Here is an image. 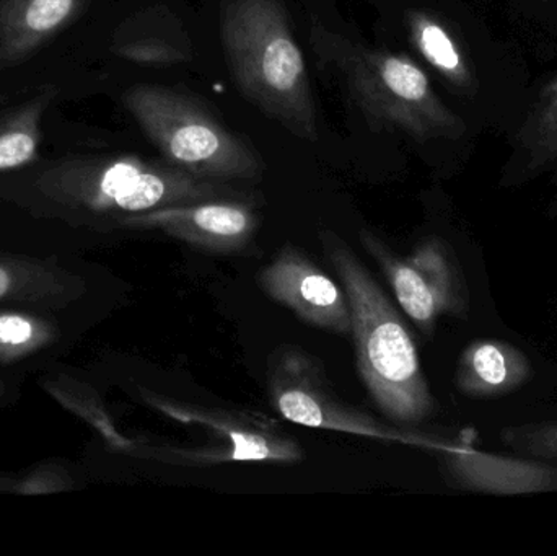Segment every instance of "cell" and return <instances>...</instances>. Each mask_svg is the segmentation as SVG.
Listing matches in <instances>:
<instances>
[{"label": "cell", "instance_id": "cell-1", "mask_svg": "<svg viewBox=\"0 0 557 556\" xmlns=\"http://www.w3.org/2000/svg\"><path fill=\"white\" fill-rule=\"evenodd\" d=\"M321 244L349 299L357 371L373 404L395 423H422L435 398L405 320L343 238L324 231Z\"/></svg>", "mask_w": 557, "mask_h": 556}, {"label": "cell", "instance_id": "cell-2", "mask_svg": "<svg viewBox=\"0 0 557 556\" xmlns=\"http://www.w3.org/2000/svg\"><path fill=\"white\" fill-rule=\"evenodd\" d=\"M221 39L240 94L288 133L317 143L307 64L281 0H222Z\"/></svg>", "mask_w": 557, "mask_h": 556}, {"label": "cell", "instance_id": "cell-3", "mask_svg": "<svg viewBox=\"0 0 557 556\" xmlns=\"http://www.w3.org/2000/svg\"><path fill=\"white\" fill-rule=\"evenodd\" d=\"M311 42L373 126L403 131L419 143L463 134V121L442 103L425 72L411 59L367 48L317 23Z\"/></svg>", "mask_w": 557, "mask_h": 556}, {"label": "cell", "instance_id": "cell-4", "mask_svg": "<svg viewBox=\"0 0 557 556\" xmlns=\"http://www.w3.org/2000/svg\"><path fill=\"white\" fill-rule=\"evenodd\" d=\"M123 103L170 165L214 182H251L263 175L257 150L198 98L143 84L124 91Z\"/></svg>", "mask_w": 557, "mask_h": 556}, {"label": "cell", "instance_id": "cell-5", "mask_svg": "<svg viewBox=\"0 0 557 556\" xmlns=\"http://www.w3.org/2000/svg\"><path fill=\"white\" fill-rule=\"evenodd\" d=\"M54 175L71 186V191L87 196L95 208L127 214L208 199L251 201L247 193L231 183L199 178L165 160L139 156L77 157L62 163Z\"/></svg>", "mask_w": 557, "mask_h": 556}, {"label": "cell", "instance_id": "cell-6", "mask_svg": "<svg viewBox=\"0 0 557 556\" xmlns=\"http://www.w3.org/2000/svg\"><path fill=\"white\" fill-rule=\"evenodd\" d=\"M267 382L271 405L290 423L386 443L429 444L422 436L386 427L337 397L320 359L300 346L282 345L271 353Z\"/></svg>", "mask_w": 557, "mask_h": 556}, {"label": "cell", "instance_id": "cell-7", "mask_svg": "<svg viewBox=\"0 0 557 556\" xmlns=\"http://www.w3.org/2000/svg\"><path fill=\"white\" fill-rule=\"evenodd\" d=\"M150 404L169 417L208 434V444L195 447L169 446L153 449L157 460L170 466L209 467L231 462L294 464L304 459L294 437L276 424L255 415L234 413L219 408L199 407L173 398L150 395Z\"/></svg>", "mask_w": 557, "mask_h": 556}, {"label": "cell", "instance_id": "cell-8", "mask_svg": "<svg viewBox=\"0 0 557 556\" xmlns=\"http://www.w3.org/2000/svg\"><path fill=\"white\" fill-rule=\"evenodd\" d=\"M367 254L385 274L399 307L425 333L441 317L467 319L471 309L467 277L454 248L441 237L419 242L399 257L370 231L360 232Z\"/></svg>", "mask_w": 557, "mask_h": 556}, {"label": "cell", "instance_id": "cell-9", "mask_svg": "<svg viewBox=\"0 0 557 556\" xmlns=\"http://www.w3.org/2000/svg\"><path fill=\"white\" fill-rule=\"evenodd\" d=\"M260 286L271 299L314 329L352 335V312L343 284L331 280L313 260L287 245L260 271Z\"/></svg>", "mask_w": 557, "mask_h": 556}, {"label": "cell", "instance_id": "cell-10", "mask_svg": "<svg viewBox=\"0 0 557 556\" xmlns=\"http://www.w3.org/2000/svg\"><path fill=\"white\" fill-rule=\"evenodd\" d=\"M127 222L202 250L234 254L253 240L260 218L248 199H208L140 212Z\"/></svg>", "mask_w": 557, "mask_h": 556}, {"label": "cell", "instance_id": "cell-11", "mask_svg": "<svg viewBox=\"0 0 557 556\" xmlns=\"http://www.w3.org/2000/svg\"><path fill=\"white\" fill-rule=\"evenodd\" d=\"M85 0H0V67L22 64L85 9Z\"/></svg>", "mask_w": 557, "mask_h": 556}, {"label": "cell", "instance_id": "cell-12", "mask_svg": "<svg viewBox=\"0 0 557 556\" xmlns=\"http://www.w3.org/2000/svg\"><path fill=\"white\" fill-rule=\"evenodd\" d=\"M448 475L467 490L496 495L540 493L557 489V470L540 464L500 459L465 447L445 449Z\"/></svg>", "mask_w": 557, "mask_h": 556}, {"label": "cell", "instance_id": "cell-13", "mask_svg": "<svg viewBox=\"0 0 557 556\" xmlns=\"http://www.w3.org/2000/svg\"><path fill=\"white\" fill-rule=\"evenodd\" d=\"M533 375L529 356L503 339H476L461 353L457 388L467 397L491 398L510 394Z\"/></svg>", "mask_w": 557, "mask_h": 556}, {"label": "cell", "instance_id": "cell-14", "mask_svg": "<svg viewBox=\"0 0 557 556\" xmlns=\"http://www.w3.org/2000/svg\"><path fill=\"white\" fill-rule=\"evenodd\" d=\"M55 95L58 88L46 85L35 97L0 116V172L28 165L38 157L42 116Z\"/></svg>", "mask_w": 557, "mask_h": 556}, {"label": "cell", "instance_id": "cell-15", "mask_svg": "<svg viewBox=\"0 0 557 556\" xmlns=\"http://www.w3.org/2000/svg\"><path fill=\"white\" fill-rule=\"evenodd\" d=\"M408 26L412 45L432 67L461 90L473 87V74L463 51L438 20L424 12H409Z\"/></svg>", "mask_w": 557, "mask_h": 556}, {"label": "cell", "instance_id": "cell-16", "mask_svg": "<svg viewBox=\"0 0 557 556\" xmlns=\"http://www.w3.org/2000/svg\"><path fill=\"white\" fill-rule=\"evenodd\" d=\"M522 139L533 166L557 160V77L543 90L535 114L523 127Z\"/></svg>", "mask_w": 557, "mask_h": 556}, {"label": "cell", "instance_id": "cell-17", "mask_svg": "<svg viewBox=\"0 0 557 556\" xmlns=\"http://www.w3.org/2000/svg\"><path fill=\"white\" fill-rule=\"evenodd\" d=\"M113 52L126 61L146 65H172L185 62L188 52L170 45L160 36L121 26L113 41Z\"/></svg>", "mask_w": 557, "mask_h": 556}, {"label": "cell", "instance_id": "cell-18", "mask_svg": "<svg viewBox=\"0 0 557 556\" xmlns=\"http://www.w3.org/2000/svg\"><path fill=\"white\" fill-rule=\"evenodd\" d=\"M503 443L519 453L557 459V421L507 428L503 431Z\"/></svg>", "mask_w": 557, "mask_h": 556}, {"label": "cell", "instance_id": "cell-19", "mask_svg": "<svg viewBox=\"0 0 557 556\" xmlns=\"http://www.w3.org/2000/svg\"><path fill=\"white\" fill-rule=\"evenodd\" d=\"M33 329L20 317H0V343L22 345L32 338Z\"/></svg>", "mask_w": 557, "mask_h": 556}, {"label": "cell", "instance_id": "cell-20", "mask_svg": "<svg viewBox=\"0 0 557 556\" xmlns=\"http://www.w3.org/2000/svg\"><path fill=\"white\" fill-rule=\"evenodd\" d=\"M10 286V277L9 274L5 273V271L0 268V297L3 296V294L9 291Z\"/></svg>", "mask_w": 557, "mask_h": 556}]
</instances>
